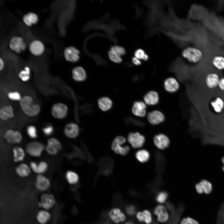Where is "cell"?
Here are the masks:
<instances>
[{
	"label": "cell",
	"mask_w": 224,
	"mask_h": 224,
	"mask_svg": "<svg viewBox=\"0 0 224 224\" xmlns=\"http://www.w3.org/2000/svg\"><path fill=\"white\" fill-rule=\"evenodd\" d=\"M45 146L42 143L34 141L29 142L26 147V152L31 156L39 157L42 154L45 150Z\"/></svg>",
	"instance_id": "cell-4"
},
{
	"label": "cell",
	"mask_w": 224,
	"mask_h": 224,
	"mask_svg": "<svg viewBox=\"0 0 224 224\" xmlns=\"http://www.w3.org/2000/svg\"><path fill=\"white\" fill-rule=\"evenodd\" d=\"M9 46L11 50L18 54L24 51L26 48V44L23 38L16 36L10 39Z\"/></svg>",
	"instance_id": "cell-5"
},
{
	"label": "cell",
	"mask_w": 224,
	"mask_h": 224,
	"mask_svg": "<svg viewBox=\"0 0 224 224\" xmlns=\"http://www.w3.org/2000/svg\"><path fill=\"white\" fill-rule=\"evenodd\" d=\"M111 147L115 153L122 156L127 154L130 150V148L128 146H122L121 145L113 141L111 144Z\"/></svg>",
	"instance_id": "cell-33"
},
{
	"label": "cell",
	"mask_w": 224,
	"mask_h": 224,
	"mask_svg": "<svg viewBox=\"0 0 224 224\" xmlns=\"http://www.w3.org/2000/svg\"><path fill=\"white\" fill-rule=\"evenodd\" d=\"M135 155L137 159L142 163L147 161L150 157V154L148 152L144 149L138 151Z\"/></svg>",
	"instance_id": "cell-39"
},
{
	"label": "cell",
	"mask_w": 224,
	"mask_h": 224,
	"mask_svg": "<svg viewBox=\"0 0 224 224\" xmlns=\"http://www.w3.org/2000/svg\"><path fill=\"white\" fill-rule=\"evenodd\" d=\"M3 137L7 143L10 144L20 143L22 140V136L18 131L12 129L7 130L4 133Z\"/></svg>",
	"instance_id": "cell-9"
},
{
	"label": "cell",
	"mask_w": 224,
	"mask_h": 224,
	"mask_svg": "<svg viewBox=\"0 0 224 224\" xmlns=\"http://www.w3.org/2000/svg\"><path fill=\"white\" fill-rule=\"evenodd\" d=\"M30 69L28 66L25 67L23 70L21 71L19 76L21 80L24 82L27 81L30 78Z\"/></svg>",
	"instance_id": "cell-40"
},
{
	"label": "cell",
	"mask_w": 224,
	"mask_h": 224,
	"mask_svg": "<svg viewBox=\"0 0 224 224\" xmlns=\"http://www.w3.org/2000/svg\"><path fill=\"white\" fill-rule=\"evenodd\" d=\"M13 107L10 105L3 106L0 110V118L3 120H7L14 116Z\"/></svg>",
	"instance_id": "cell-27"
},
{
	"label": "cell",
	"mask_w": 224,
	"mask_h": 224,
	"mask_svg": "<svg viewBox=\"0 0 224 224\" xmlns=\"http://www.w3.org/2000/svg\"><path fill=\"white\" fill-rule=\"evenodd\" d=\"M126 53V50L124 47L117 45L112 46L108 52L110 59L116 63H120L122 62L121 57Z\"/></svg>",
	"instance_id": "cell-6"
},
{
	"label": "cell",
	"mask_w": 224,
	"mask_h": 224,
	"mask_svg": "<svg viewBox=\"0 0 224 224\" xmlns=\"http://www.w3.org/2000/svg\"><path fill=\"white\" fill-rule=\"evenodd\" d=\"M125 211L127 214L129 216L135 215L137 212L136 207L133 204H129L125 208Z\"/></svg>",
	"instance_id": "cell-43"
},
{
	"label": "cell",
	"mask_w": 224,
	"mask_h": 224,
	"mask_svg": "<svg viewBox=\"0 0 224 224\" xmlns=\"http://www.w3.org/2000/svg\"><path fill=\"white\" fill-rule=\"evenodd\" d=\"M72 78L76 82H82L86 79V72L84 69L81 67H74L72 69Z\"/></svg>",
	"instance_id": "cell-21"
},
{
	"label": "cell",
	"mask_w": 224,
	"mask_h": 224,
	"mask_svg": "<svg viewBox=\"0 0 224 224\" xmlns=\"http://www.w3.org/2000/svg\"><path fill=\"white\" fill-rule=\"evenodd\" d=\"M197 192L199 194L204 193L205 194H210L212 190L211 184L206 180H203L195 185Z\"/></svg>",
	"instance_id": "cell-22"
},
{
	"label": "cell",
	"mask_w": 224,
	"mask_h": 224,
	"mask_svg": "<svg viewBox=\"0 0 224 224\" xmlns=\"http://www.w3.org/2000/svg\"><path fill=\"white\" fill-rule=\"evenodd\" d=\"M144 100L145 103L149 105H154L157 104L159 101V96L158 93L155 91H151L144 96Z\"/></svg>",
	"instance_id": "cell-29"
},
{
	"label": "cell",
	"mask_w": 224,
	"mask_h": 224,
	"mask_svg": "<svg viewBox=\"0 0 224 224\" xmlns=\"http://www.w3.org/2000/svg\"><path fill=\"white\" fill-rule=\"evenodd\" d=\"M80 130V128L77 125L73 123H70L65 126L64 133L68 138H74L79 135Z\"/></svg>",
	"instance_id": "cell-18"
},
{
	"label": "cell",
	"mask_w": 224,
	"mask_h": 224,
	"mask_svg": "<svg viewBox=\"0 0 224 224\" xmlns=\"http://www.w3.org/2000/svg\"><path fill=\"white\" fill-rule=\"evenodd\" d=\"M22 20L26 26L31 27L37 23L39 21V17L35 13L29 12L23 16Z\"/></svg>",
	"instance_id": "cell-25"
},
{
	"label": "cell",
	"mask_w": 224,
	"mask_h": 224,
	"mask_svg": "<svg viewBox=\"0 0 224 224\" xmlns=\"http://www.w3.org/2000/svg\"><path fill=\"white\" fill-rule=\"evenodd\" d=\"M62 148V146L60 141L55 138L52 137L47 140L45 150L49 155L54 156L61 150Z\"/></svg>",
	"instance_id": "cell-7"
},
{
	"label": "cell",
	"mask_w": 224,
	"mask_h": 224,
	"mask_svg": "<svg viewBox=\"0 0 224 224\" xmlns=\"http://www.w3.org/2000/svg\"><path fill=\"white\" fill-rule=\"evenodd\" d=\"M36 218L40 224H46L50 221L51 215L48 210L42 209L37 212Z\"/></svg>",
	"instance_id": "cell-28"
},
{
	"label": "cell",
	"mask_w": 224,
	"mask_h": 224,
	"mask_svg": "<svg viewBox=\"0 0 224 224\" xmlns=\"http://www.w3.org/2000/svg\"><path fill=\"white\" fill-rule=\"evenodd\" d=\"M27 133L28 136L31 138L35 139L37 137L36 129L34 126L30 125L28 127Z\"/></svg>",
	"instance_id": "cell-42"
},
{
	"label": "cell",
	"mask_w": 224,
	"mask_h": 224,
	"mask_svg": "<svg viewBox=\"0 0 224 224\" xmlns=\"http://www.w3.org/2000/svg\"><path fill=\"white\" fill-rule=\"evenodd\" d=\"M155 144L159 149L163 150L167 147L169 145L170 141L165 135L159 134L155 136L153 139Z\"/></svg>",
	"instance_id": "cell-19"
},
{
	"label": "cell",
	"mask_w": 224,
	"mask_h": 224,
	"mask_svg": "<svg viewBox=\"0 0 224 224\" xmlns=\"http://www.w3.org/2000/svg\"><path fill=\"white\" fill-rule=\"evenodd\" d=\"M48 168V164L46 162L43 161H40L37 164L35 173L38 175L42 174L46 171Z\"/></svg>",
	"instance_id": "cell-41"
},
{
	"label": "cell",
	"mask_w": 224,
	"mask_h": 224,
	"mask_svg": "<svg viewBox=\"0 0 224 224\" xmlns=\"http://www.w3.org/2000/svg\"><path fill=\"white\" fill-rule=\"evenodd\" d=\"M149 122L152 124H157L165 119L163 114L159 111L155 110L149 112L147 115Z\"/></svg>",
	"instance_id": "cell-20"
},
{
	"label": "cell",
	"mask_w": 224,
	"mask_h": 224,
	"mask_svg": "<svg viewBox=\"0 0 224 224\" xmlns=\"http://www.w3.org/2000/svg\"><path fill=\"white\" fill-rule=\"evenodd\" d=\"M98 104L100 109L104 111L110 110L113 105L112 100L107 97L100 98L98 100Z\"/></svg>",
	"instance_id": "cell-31"
},
{
	"label": "cell",
	"mask_w": 224,
	"mask_h": 224,
	"mask_svg": "<svg viewBox=\"0 0 224 224\" xmlns=\"http://www.w3.org/2000/svg\"><path fill=\"white\" fill-rule=\"evenodd\" d=\"M37 163L34 161H31L30 162V166L31 170L35 173L36 170Z\"/></svg>",
	"instance_id": "cell-49"
},
{
	"label": "cell",
	"mask_w": 224,
	"mask_h": 224,
	"mask_svg": "<svg viewBox=\"0 0 224 224\" xmlns=\"http://www.w3.org/2000/svg\"><path fill=\"white\" fill-rule=\"evenodd\" d=\"M218 86L221 90L224 91V77L220 79Z\"/></svg>",
	"instance_id": "cell-50"
},
{
	"label": "cell",
	"mask_w": 224,
	"mask_h": 224,
	"mask_svg": "<svg viewBox=\"0 0 224 224\" xmlns=\"http://www.w3.org/2000/svg\"><path fill=\"white\" fill-rule=\"evenodd\" d=\"M113 164L112 159L108 157L102 158L99 161V171L102 175H109L112 173Z\"/></svg>",
	"instance_id": "cell-10"
},
{
	"label": "cell",
	"mask_w": 224,
	"mask_h": 224,
	"mask_svg": "<svg viewBox=\"0 0 224 224\" xmlns=\"http://www.w3.org/2000/svg\"><path fill=\"white\" fill-rule=\"evenodd\" d=\"M146 105L144 102L141 101H137L133 104L132 111L135 115L143 117L146 114Z\"/></svg>",
	"instance_id": "cell-24"
},
{
	"label": "cell",
	"mask_w": 224,
	"mask_h": 224,
	"mask_svg": "<svg viewBox=\"0 0 224 224\" xmlns=\"http://www.w3.org/2000/svg\"><path fill=\"white\" fill-rule=\"evenodd\" d=\"M42 130L45 135L49 136L52 133L54 129L52 126L49 125L43 128Z\"/></svg>",
	"instance_id": "cell-47"
},
{
	"label": "cell",
	"mask_w": 224,
	"mask_h": 224,
	"mask_svg": "<svg viewBox=\"0 0 224 224\" xmlns=\"http://www.w3.org/2000/svg\"><path fill=\"white\" fill-rule=\"evenodd\" d=\"M55 203V198L52 194L45 193L41 195L38 205L42 209L49 211L53 208Z\"/></svg>",
	"instance_id": "cell-8"
},
{
	"label": "cell",
	"mask_w": 224,
	"mask_h": 224,
	"mask_svg": "<svg viewBox=\"0 0 224 224\" xmlns=\"http://www.w3.org/2000/svg\"><path fill=\"white\" fill-rule=\"evenodd\" d=\"M65 178L68 182L70 184H76L79 180V176L75 172L71 170L67 171L65 174Z\"/></svg>",
	"instance_id": "cell-35"
},
{
	"label": "cell",
	"mask_w": 224,
	"mask_h": 224,
	"mask_svg": "<svg viewBox=\"0 0 224 224\" xmlns=\"http://www.w3.org/2000/svg\"><path fill=\"white\" fill-rule=\"evenodd\" d=\"M124 224H134V223L131 221H128L125 222Z\"/></svg>",
	"instance_id": "cell-53"
},
{
	"label": "cell",
	"mask_w": 224,
	"mask_h": 224,
	"mask_svg": "<svg viewBox=\"0 0 224 224\" xmlns=\"http://www.w3.org/2000/svg\"><path fill=\"white\" fill-rule=\"evenodd\" d=\"M80 54L79 51L73 46L67 47L63 51V55L65 59L72 63H76L79 60Z\"/></svg>",
	"instance_id": "cell-11"
},
{
	"label": "cell",
	"mask_w": 224,
	"mask_h": 224,
	"mask_svg": "<svg viewBox=\"0 0 224 224\" xmlns=\"http://www.w3.org/2000/svg\"><path fill=\"white\" fill-rule=\"evenodd\" d=\"M168 194L166 191H161L157 192L155 197V200L158 204H164L168 198Z\"/></svg>",
	"instance_id": "cell-38"
},
{
	"label": "cell",
	"mask_w": 224,
	"mask_h": 224,
	"mask_svg": "<svg viewBox=\"0 0 224 224\" xmlns=\"http://www.w3.org/2000/svg\"><path fill=\"white\" fill-rule=\"evenodd\" d=\"M68 110V107L65 104L61 103H57L52 106L51 114L54 117L62 119L66 117Z\"/></svg>",
	"instance_id": "cell-16"
},
{
	"label": "cell",
	"mask_w": 224,
	"mask_h": 224,
	"mask_svg": "<svg viewBox=\"0 0 224 224\" xmlns=\"http://www.w3.org/2000/svg\"><path fill=\"white\" fill-rule=\"evenodd\" d=\"M132 61L133 64L136 66H139L141 64V62L140 60L135 57L132 58Z\"/></svg>",
	"instance_id": "cell-51"
},
{
	"label": "cell",
	"mask_w": 224,
	"mask_h": 224,
	"mask_svg": "<svg viewBox=\"0 0 224 224\" xmlns=\"http://www.w3.org/2000/svg\"><path fill=\"white\" fill-rule=\"evenodd\" d=\"M135 216L137 221L140 223L152 224L153 221V214L147 209L137 211Z\"/></svg>",
	"instance_id": "cell-14"
},
{
	"label": "cell",
	"mask_w": 224,
	"mask_h": 224,
	"mask_svg": "<svg viewBox=\"0 0 224 224\" xmlns=\"http://www.w3.org/2000/svg\"><path fill=\"white\" fill-rule=\"evenodd\" d=\"M164 86L165 90L168 92H174L179 88V84L177 81L173 77H169L164 81Z\"/></svg>",
	"instance_id": "cell-26"
},
{
	"label": "cell",
	"mask_w": 224,
	"mask_h": 224,
	"mask_svg": "<svg viewBox=\"0 0 224 224\" xmlns=\"http://www.w3.org/2000/svg\"><path fill=\"white\" fill-rule=\"evenodd\" d=\"M152 213L156 221L160 224L166 223L170 219L169 210L164 204H158L155 206L153 209Z\"/></svg>",
	"instance_id": "cell-2"
},
{
	"label": "cell",
	"mask_w": 224,
	"mask_h": 224,
	"mask_svg": "<svg viewBox=\"0 0 224 224\" xmlns=\"http://www.w3.org/2000/svg\"><path fill=\"white\" fill-rule=\"evenodd\" d=\"M128 139L132 146L135 148L142 147L145 141L144 137L138 132L130 133Z\"/></svg>",
	"instance_id": "cell-15"
},
{
	"label": "cell",
	"mask_w": 224,
	"mask_h": 224,
	"mask_svg": "<svg viewBox=\"0 0 224 224\" xmlns=\"http://www.w3.org/2000/svg\"><path fill=\"white\" fill-rule=\"evenodd\" d=\"M180 224H199L196 220L190 217L182 218L180 221Z\"/></svg>",
	"instance_id": "cell-44"
},
{
	"label": "cell",
	"mask_w": 224,
	"mask_h": 224,
	"mask_svg": "<svg viewBox=\"0 0 224 224\" xmlns=\"http://www.w3.org/2000/svg\"><path fill=\"white\" fill-rule=\"evenodd\" d=\"M13 160L18 162L23 161L25 157V151L21 147H15L12 149Z\"/></svg>",
	"instance_id": "cell-32"
},
{
	"label": "cell",
	"mask_w": 224,
	"mask_h": 224,
	"mask_svg": "<svg viewBox=\"0 0 224 224\" xmlns=\"http://www.w3.org/2000/svg\"><path fill=\"white\" fill-rule=\"evenodd\" d=\"M4 63L3 60L0 58V70L1 71L4 68Z\"/></svg>",
	"instance_id": "cell-52"
},
{
	"label": "cell",
	"mask_w": 224,
	"mask_h": 224,
	"mask_svg": "<svg viewBox=\"0 0 224 224\" xmlns=\"http://www.w3.org/2000/svg\"><path fill=\"white\" fill-rule=\"evenodd\" d=\"M182 55L189 62L197 63L202 58L203 54L201 51L195 47H189L182 51Z\"/></svg>",
	"instance_id": "cell-3"
},
{
	"label": "cell",
	"mask_w": 224,
	"mask_h": 224,
	"mask_svg": "<svg viewBox=\"0 0 224 224\" xmlns=\"http://www.w3.org/2000/svg\"><path fill=\"white\" fill-rule=\"evenodd\" d=\"M8 98L13 100H20L21 99L20 94L17 91L9 92L8 94Z\"/></svg>",
	"instance_id": "cell-45"
},
{
	"label": "cell",
	"mask_w": 224,
	"mask_h": 224,
	"mask_svg": "<svg viewBox=\"0 0 224 224\" xmlns=\"http://www.w3.org/2000/svg\"><path fill=\"white\" fill-rule=\"evenodd\" d=\"M222 162L223 163V164H224V156L222 157ZM222 170L224 171V166H223L222 167Z\"/></svg>",
	"instance_id": "cell-54"
},
{
	"label": "cell",
	"mask_w": 224,
	"mask_h": 224,
	"mask_svg": "<svg viewBox=\"0 0 224 224\" xmlns=\"http://www.w3.org/2000/svg\"><path fill=\"white\" fill-rule=\"evenodd\" d=\"M146 54L144 50L140 48L137 49L134 52V57L140 60H143Z\"/></svg>",
	"instance_id": "cell-46"
},
{
	"label": "cell",
	"mask_w": 224,
	"mask_h": 224,
	"mask_svg": "<svg viewBox=\"0 0 224 224\" xmlns=\"http://www.w3.org/2000/svg\"><path fill=\"white\" fill-rule=\"evenodd\" d=\"M212 63L214 66L219 70H224V57L217 55L213 58Z\"/></svg>",
	"instance_id": "cell-37"
},
{
	"label": "cell",
	"mask_w": 224,
	"mask_h": 224,
	"mask_svg": "<svg viewBox=\"0 0 224 224\" xmlns=\"http://www.w3.org/2000/svg\"><path fill=\"white\" fill-rule=\"evenodd\" d=\"M155 157L157 165V171L159 173L162 171L165 164V159L163 155L158 151L156 152Z\"/></svg>",
	"instance_id": "cell-36"
},
{
	"label": "cell",
	"mask_w": 224,
	"mask_h": 224,
	"mask_svg": "<svg viewBox=\"0 0 224 224\" xmlns=\"http://www.w3.org/2000/svg\"><path fill=\"white\" fill-rule=\"evenodd\" d=\"M109 216L112 221L115 224H119L125 222L127 217L125 213L119 208L115 207L110 209Z\"/></svg>",
	"instance_id": "cell-13"
},
{
	"label": "cell",
	"mask_w": 224,
	"mask_h": 224,
	"mask_svg": "<svg viewBox=\"0 0 224 224\" xmlns=\"http://www.w3.org/2000/svg\"><path fill=\"white\" fill-rule=\"evenodd\" d=\"M20 104L23 111L28 116H35L40 111V105L37 104H33V99L29 96L22 97L20 100Z\"/></svg>",
	"instance_id": "cell-1"
},
{
	"label": "cell",
	"mask_w": 224,
	"mask_h": 224,
	"mask_svg": "<svg viewBox=\"0 0 224 224\" xmlns=\"http://www.w3.org/2000/svg\"><path fill=\"white\" fill-rule=\"evenodd\" d=\"M113 141L121 145L125 142L126 140L123 136H118L116 137Z\"/></svg>",
	"instance_id": "cell-48"
},
{
	"label": "cell",
	"mask_w": 224,
	"mask_h": 224,
	"mask_svg": "<svg viewBox=\"0 0 224 224\" xmlns=\"http://www.w3.org/2000/svg\"><path fill=\"white\" fill-rule=\"evenodd\" d=\"M219 75L217 73L212 72L209 73L205 79L206 85L210 89H213L218 86L220 80Z\"/></svg>",
	"instance_id": "cell-23"
},
{
	"label": "cell",
	"mask_w": 224,
	"mask_h": 224,
	"mask_svg": "<svg viewBox=\"0 0 224 224\" xmlns=\"http://www.w3.org/2000/svg\"><path fill=\"white\" fill-rule=\"evenodd\" d=\"M211 105L215 112L220 113L224 109V101L221 98L217 97L211 102Z\"/></svg>",
	"instance_id": "cell-34"
},
{
	"label": "cell",
	"mask_w": 224,
	"mask_h": 224,
	"mask_svg": "<svg viewBox=\"0 0 224 224\" xmlns=\"http://www.w3.org/2000/svg\"><path fill=\"white\" fill-rule=\"evenodd\" d=\"M15 171L20 177L25 178L28 176L31 171L30 166L25 163H22L18 165L16 168Z\"/></svg>",
	"instance_id": "cell-30"
},
{
	"label": "cell",
	"mask_w": 224,
	"mask_h": 224,
	"mask_svg": "<svg viewBox=\"0 0 224 224\" xmlns=\"http://www.w3.org/2000/svg\"><path fill=\"white\" fill-rule=\"evenodd\" d=\"M28 49L32 55L35 56H39L43 54L45 48L42 41L38 40H34L30 43Z\"/></svg>",
	"instance_id": "cell-12"
},
{
	"label": "cell",
	"mask_w": 224,
	"mask_h": 224,
	"mask_svg": "<svg viewBox=\"0 0 224 224\" xmlns=\"http://www.w3.org/2000/svg\"><path fill=\"white\" fill-rule=\"evenodd\" d=\"M36 188L39 190L44 191L48 190L50 185L49 180L42 174L38 175L35 183Z\"/></svg>",
	"instance_id": "cell-17"
}]
</instances>
